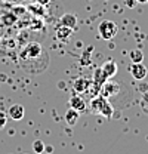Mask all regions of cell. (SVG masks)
Masks as SVG:
<instances>
[{
  "instance_id": "6da1fadb",
  "label": "cell",
  "mask_w": 148,
  "mask_h": 154,
  "mask_svg": "<svg viewBox=\"0 0 148 154\" xmlns=\"http://www.w3.org/2000/svg\"><path fill=\"white\" fill-rule=\"evenodd\" d=\"M91 111L93 114L102 116V117H107V119H111L113 114H114L113 105L110 104V101L101 95H96L95 98H92V101H91Z\"/></svg>"
},
{
  "instance_id": "7a4b0ae2",
  "label": "cell",
  "mask_w": 148,
  "mask_h": 154,
  "mask_svg": "<svg viewBox=\"0 0 148 154\" xmlns=\"http://www.w3.org/2000/svg\"><path fill=\"white\" fill-rule=\"evenodd\" d=\"M42 57H46V51L39 43H28L21 52V58L24 61H30V62L31 61L36 62V61H39V58Z\"/></svg>"
},
{
  "instance_id": "3957f363",
  "label": "cell",
  "mask_w": 148,
  "mask_h": 154,
  "mask_svg": "<svg viewBox=\"0 0 148 154\" xmlns=\"http://www.w3.org/2000/svg\"><path fill=\"white\" fill-rule=\"evenodd\" d=\"M119 31V27L116 22H113L110 19H104L102 22H99L98 25V33H99V37L104 38V40H111L114 38V36L117 34Z\"/></svg>"
},
{
  "instance_id": "277c9868",
  "label": "cell",
  "mask_w": 148,
  "mask_h": 154,
  "mask_svg": "<svg viewBox=\"0 0 148 154\" xmlns=\"http://www.w3.org/2000/svg\"><path fill=\"white\" fill-rule=\"evenodd\" d=\"M119 92H120V85L117 82H113V80H107L105 83H102V86L99 89V95L107 98V99L117 95Z\"/></svg>"
},
{
  "instance_id": "5b68a950",
  "label": "cell",
  "mask_w": 148,
  "mask_h": 154,
  "mask_svg": "<svg viewBox=\"0 0 148 154\" xmlns=\"http://www.w3.org/2000/svg\"><path fill=\"white\" fill-rule=\"evenodd\" d=\"M129 70H130L132 77L136 79V80H144L148 74L147 67H145L142 62H132V65H130Z\"/></svg>"
},
{
  "instance_id": "8992f818",
  "label": "cell",
  "mask_w": 148,
  "mask_h": 154,
  "mask_svg": "<svg viewBox=\"0 0 148 154\" xmlns=\"http://www.w3.org/2000/svg\"><path fill=\"white\" fill-rule=\"evenodd\" d=\"M91 86H92V80H89L86 77H79V79L74 80V83H73V89L76 92H79V94L88 92L91 89Z\"/></svg>"
},
{
  "instance_id": "52a82bcc",
  "label": "cell",
  "mask_w": 148,
  "mask_h": 154,
  "mask_svg": "<svg viewBox=\"0 0 148 154\" xmlns=\"http://www.w3.org/2000/svg\"><path fill=\"white\" fill-rule=\"evenodd\" d=\"M24 114H25V108H24V105H21V104H14V105H11L9 110H8V116H9L12 120H15V122L22 120V119H24Z\"/></svg>"
},
{
  "instance_id": "ba28073f",
  "label": "cell",
  "mask_w": 148,
  "mask_h": 154,
  "mask_svg": "<svg viewBox=\"0 0 148 154\" xmlns=\"http://www.w3.org/2000/svg\"><path fill=\"white\" fill-rule=\"evenodd\" d=\"M71 34H73V28L70 27H65V25H59L55 30V36L59 42L62 43H67L70 38H71Z\"/></svg>"
},
{
  "instance_id": "9c48e42d",
  "label": "cell",
  "mask_w": 148,
  "mask_h": 154,
  "mask_svg": "<svg viewBox=\"0 0 148 154\" xmlns=\"http://www.w3.org/2000/svg\"><path fill=\"white\" fill-rule=\"evenodd\" d=\"M70 107L71 108H74V110H77L79 113H82V111H86V102H85V99L80 96V94L77 95H73L71 98H70Z\"/></svg>"
},
{
  "instance_id": "30bf717a",
  "label": "cell",
  "mask_w": 148,
  "mask_h": 154,
  "mask_svg": "<svg viewBox=\"0 0 148 154\" xmlns=\"http://www.w3.org/2000/svg\"><path fill=\"white\" fill-rule=\"evenodd\" d=\"M101 70L104 71V74L107 76V79H111V77H114L117 74V64H116V61L108 59V61H105V62L102 64Z\"/></svg>"
},
{
  "instance_id": "8fae6325",
  "label": "cell",
  "mask_w": 148,
  "mask_h": 154,
  "mask_svg": "<svg viewBox=\"0 0 148 154\" xmlns=\"http://www.w3.org/2000/svg\"><path fill=\"white\" fill-rule=\"evenodd\" d=\"M59 25H65V27H70L74 30L77 27V17L74 14H64L59 19Z\"/></svg>"
},
{
  "instance_id": "7c38bea8",
  "label": "cell",
  "mask_w": 148,
  "mask_h": 154,
  "mask_svg": "<svg viewBox=\"0 0 148 154\" xmlns=\"http://www.w3.org/2000/svg\"><path fill=\"white\" fill-rule=\"evenodd\" d=\"M79 114H80V113H79L77 110H74V108L70 107V108L67 110V113H65V122H67L70 126H74V125L79 122Z\"/></svg>"
},
{
  "instance_id": "4fadbf2b",
  "label": "cell",
  "mask_w": 148,
  "mask_h": 154,
  "mask_svg": "<svg viewBox=\"0 0 148 154\" xmlns=\"http://www.w3.org/2000/svg\"><path fill=\"white\" fill-rule=\"evenodd\" d=\"M129 57L132 59V62H142L144 61V52L141 49H133V51H130Z\"/></svg>"
},
{
  "instance_id": "5bb4252c",
  "label": "cell",
  "mask_w": 148,
  "mask_h": 154,
  "mask_svg": "<svg viewBox=\"0 0 148 154\" xmlns=\"http://www.w3.org/2000/svg\"><path fill=\"white\" fill-rule=\"evenodd\" d=\"M33 150H34V153L36 154H43V151H45V144H43V141H40V139L34 141V144H33Z\"/></svg>"
},
{
  "instance_id": "9a60e30c",
  "label": "cell",
  "mask_w": 148,
  "mask_h": 154,
  "mask_svg": "<svg viewBox=\"0 0 148 154\" xmlns=\"http://www.w3.org/2000/svg\"><path fill=\"white\" fill-rule=\"evenodd\" d=\"M30 9L36 11V12H34L36 15H45V6H43V5H40V3H37V5H33V6H30Z\"/></svg>"
},
{
  "instance_id": "2e32d148",
  "label": "cell",
  "mask_w": 148,
  "mask_h": 154,
  "mask_svg": "<svg viewBox=\"0 0 148 154\" xmlns=\"http://www.w3.org/2000/svg\"><path fill=\"white\" fill-rule=\"evenodd\" d=\"M6 120H8V114H6L5 111H2V110H0V129H2V128H5Z\"/></svg>"
},
{
  "instance_id": "e0dca14e",
  "label": "cell",
  "mask_w": 148,
  "mask_h": 154,
  "mask_svg": "<svg viewBox=\"0 0 148 154\" xmlns=\"http://www.w3.org/2000/svg\"><path fill=\"white\" fill-rule=\"evenodd\" d=\"M126 5H128L129 8H133V6L136 5V0H126Z\"/></svg>"
},
{
  "instance_id": "ac0fdd59",
  "label": "cell",
  "mask_w": 148,
  "mask_h": 154,
  "mask_svg": "<svg viewBox=\"0 0 148 154\" xmlns=\"http://www.w3.org/2000/svg\"><path fill=\"white\" fill-rule=\"evenodd\" d=\"M39 3H40V5H43V6H46V5H49V3H51V0H39Z\"/></svg>"
},
{
  "instance_id": "d6986e66",
  "label": "cell",
  "mask_w": 148,
  "mask_h": 154,
  "mask_svg": "<svg viewBox=\"0 0 148 154\" xmlns=\"http://www.w3.org/2000/svg\"><path fill=\"white\" fill-rule=\"evenodd\" d=\"M136 3H148V0H136Z\"/></svg>"
},
{
  "instance_id": "ffe728a7",
  "label": "cell",
  "mask_w": 148,
  "mask_h": 154,
  "mask_svg": "<svg viewBox=\"0 0 148 154\" xmlns=\"http://www.w3.org/2000/svg\"><path fill=\"white\" fill-rule=\"evenodd\" d=\"M144 101H148V92L145 94V95H144Z\"/></svg>"
},
{
  "instance_id": "44dd1931",
  "label": "cell",
  "mask_w": 148,
  "mask_h": 154,
  "mask_svg": "<svg viewBox=\"0 0 148 154\" xmlns=\"http://www.w3.org/2000/svg\"><path fill=\"white\" fill-rule=\"evenodd\" d=\"M25 154H28V153H25Z\"/></svg>"
}]
</instances>
